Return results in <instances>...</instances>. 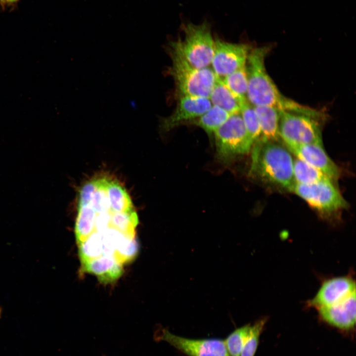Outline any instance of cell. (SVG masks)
<instances>
[{
  "label": "cell",
  "mask_w": 356,
  "mask_h": 356,
  "mask_svg": "<svg viewBox=\"0 0 356 356\" xmlns=\"http://www.w3.org/2000/svg\"><path fill=\"white\" fill-rule=\"evenodd\" d=\"M270 46L252 47L245 64L248 101L253 106H267L320 120L324 115L319 111L304 106L283 95L267 74L265 58Z\"/></svg>",
  "instance_id": "1"
},
{
  "label": "cell",
  "mask_w": 356,
  "mask_h": 356,
  "mask_svg": "<svg viewBox=\"0 0 356 356\" xmlns=\"http://www.w3.org/2000/svg\"><path fill=\"white\" fill-rule=\"evenodd\" d=\"M251 171L263 180L291 191L295 183L290 152L279 142L258 139L253 144Z\"/></svg>",
  "instance_id": "2"
},
{
  "label": "cell",
  "mask_w": 356,
  "mask_h": 356,
  "mask_svg": "<svg viewBox=\"0 0 356 356\" xmlns=\"http://www.w3.org/2000/svg\"><path fill=\"white\" fill-rule=\"evenodd\" d=\"M168 51L172 64L167 72L174 80L178 97L209 98L217 78L212 67H195L176 51L169 48Z\"/></svg>",
  "instance_id": "3"
},
{
  "label": "cell",
  "mask_w": 356,
  "mask_h": 356,
  "mask_svg": "<svg viewBox=\"0 0 356 356\" xmlns=\"http://www.w3.org/2000/svg\"><path fill=\"white\" fill-rule=\"evenodd\" d=\"M182 38L169 43V48L180 54L192 66L202 68L210 66L213 58L215 40L206 22L182 26Z\"/></svg>",
  "instance_id": "4"
},
{
  "label": "cell",
  "mask_w": 356,
  "mask_h": 356,
  "mask_svg": "<svg viewBox=\"0 0 356 356\" xmlns=\"http://www.w3.org/2000/svg\"><path fill=\"white\" fill-rule=\"evenodd\" d=\"M214 135L217 158L224 164L247 153L254 144L248 135L240 113L231 115Z\"/></svg>",
  "instance_id": "5"
},
{
  "label": "cell",
  "mask_w": 356,
  "mask_h": 356,
  "mask_svg": "<svg viewBox=\"0 0 356 356\" xmlns=\"http://www.w3.org/2000/svg\"><path fill=\"white\" fill-rule=\"evenodd\" d=\"M279 115V134L284 143L323 145L319 120L283 110Z\"/></svg>",
  "instance_id": "6"
},
{
  "label": "cell",
  "mask_w": 356,
  "mask_h": 356,
  "mask_svg": "<svg viewBox=\"0 0 356 356\" xmlns=\"http://www.w3.org/2000/svg\"><path fill=\"white\" fill-rule=\"evenodd\" d=\"M291 191L324 214H332L348 207L339 190L330 180L309 184L295 183Z\"/></svg>",
  "instance_id": "7"
},
{
  "label": "cell",
  "mask_w": 356,
  "mask_h": 356,
  "mask_svg": "<svg viewBox=\"0 0 356 356\" xmlns=\"http://www.w3.org/2000/svg\"><path fill=\"white\" fill-rule=\"evenodd\" d=\"M156 339L166 342L187 356H230L224 340L219 338L191 339L176 335L161 328L155 333Z\"/></svg>",
  "instance_id": "8"
},
{
  "label": "cell",
  "mask_w": 356,
  "mask_h": 356,
  "mask_svg": "<svg viewBox=\"0 0 356 356\" xmlns=\"http://www.w3.org/2000/svg\"><path fill=\"white\" fill-rule=\"evenodd\" d=\"M252 48V46L248 44H235L218 39L215 40L214 51L211 65L216 76L222 79L245 66Z\"/></svg>",
  "instance_id": "9"
},
{
  "label": "cell",
  "mask_w": 356,
  "mask_h": 356,
  "mask_svg": "<svg viewBox=\"0 0 356 356\" xmlns=\"http://www.w3.org/2000/svg\"><path fill=\"white\" fill-rule=\"evenodd\" d=\"M356 289L355 280L350 275L329 278L322 282L315 295L306 305L316 310L330 306L356 293Z\"/></svg>",
  "instance_id": "10"
},
{
  "label": "cell",
  "mask_w": 356,
  "mask_h": 356,
  "mask_svg": "<svg viewBox=\"0 0 356 356\" xmlns=\"http://www.w3.org/2000/svg\"><path fill=\"white\" fill-rule=\"evenodd\" d=\"M212 106L209 98L182 96L178 97L176 107L169 116L160 120V127L167 132L200 117Z\"/></svg>",
  "instance_id": "11"
},
{
  "label": "cell",
  "mask_w": 356,
  "mask_h": 356,
  "mask_svg": "<svg viewBox=\"0 0 356 356\" xmlns=\"http://www.w3.org/2000/svg\"><path fill=\"white\" fill-rule=\"evenodd\" d=\"M284 144L289 151L298 159L316 168L332 181L339 178V170L327 155L323 145L294 143Z\"/></svg>",
  "instance_id": "12"
},
{
  "label": "cell",
  "mask_w": 356,
  "mask_h": 356,
  "mask_svg": "<svg viewBox=\"0 0 356 356\" xmlns=\"http://www.w3.org/2000/svg\"><path fill=\"white\" fill-rule=\"evenodd\" d=\"M356 297L355 293L336 304L316 310L320 319L340 330L352 331L356 324Z\"/></svg>",
  "instance_id": "13"
},
{
  "label": "cell",
  "mask_w": 356,
  "mask_h": 356,
  "mask_svg": "<svg viewBox=\"0 0 356 356\" xmlns=\"http://www.w3.org/2000/svg\"><path fill=\"white\" fill-rule=\"evenodd\" d=\"M83 272L95 275L101 282L106 284L117 280L123 274V266L113 258L100 257L81 265Z\"/></svg>",
  "instance_id": "14"
},
{
  "label": "cell",
  "mask_w": 356,
  "mask_h": 356,
  "mask_svg": "<svg viewBox=\"0 0 356 356\" xmlns=\"http://www.w3.org/2000/svg\"><path fill=\"white\" fill-rule=\"evenodd\" d=\"M261 130L259 139L263 140L279 141V111L276 108L267 106H253Z\"/></svg>",
  "instance_id": "15"
},
{
  "label": "cell",
  "mask_w": 356,
  "mask_h": 356,
  "mask_svg": "<svg viewBox=\"0 0 356 356\" xmlns=\"http://www.w3.org/2000/svg\"><path fill=\"white\" fill-rule=\"evenodd\" d=\"M209 98L212 105L230 115L240 113L241 105L245 101L238 98L217 77Z\"/></svg>",
  "instance_id": "16"
},
{
  "label": "cell",
  "mask_w": 356,
  "mask_h": 356,
  "mask_svg": "<svg viewBox=\"0 0 356 356\" xmlns=\"http://www.w3.org/2000/svg\"><path fill=\"white\" fill-rule=\"evenodd\" d=\"M230 115L222 109L212 105L203 115L186 124L198 127L203 130L209 135L211 136Z\"/></svg>",
  "instance_id": "17"
},
{
  "label": "cell",
  "mask_w": 356,
  "mask_h": 356,
  "mask_svg": "<svg viewBox=\"0 0 356 356\" xmlns=\"http://www.w3.org/2000/svg\"><path fill=\"white\" fill-rule=\"evenodd\" d=\"M293 174L295 183H297L309 184L323 180H331L321 171L298 158L294 161Z\"/></svg>",
  "instance_id": "18"
},
{
  "label": "cell",
  "mask_w": 356,
  "mask_h": 356,
  "mask_svg": "<svg viewBox=\"0 0 356 356\" xmlns=\"http://www.w3.org/2000/svg\"><path fill=\"white\" fill-rule=\"evenodd\" d=\"M221 80L224 84L241 101H244L247 100V78L245 66Z\"/></svg>",
  "instance_id": "19"
},
{
  "label": "cell",
  "mask_w": 356,
  "mask_h": 356,
  "mask_svg": "<svg viewBox=\"0 0 356 356\" xmlns=\"http://www.w3.org/2000/svg\"><path fill=\"white\" fill-rule=\"evenodd\" d=\"M240 113L248 135L254 144L260 137L261 130L253 106L248 100L242 103Z\"/></svg>",
  "instance_id": "20"
},
{
  "label": "cell",
  "mask_w": 356,
  "mask_h": 356,
  "mask_svg": "<svg viewBox=\"0 0 356 356\" xmlns=\"http://www.w3.org/2000/svg\"><path fill=\"white\" fill-rule=\"evenodd\" d=\"M267 321V317H263L251 324L249 333L240 356H255L260 337Z\"/></svg>",
  "instance_id": "21"
},
{
  "label": "cell",
  "mask_w": 356,
  "mask_h": 356,
  "mask_svg": "<svg viewBox=\"0 0 356 356\" xmlns=\"http://www.w3.org/2000/svg\"><path fill=\"white\" fill-rule=\"evenodd\" d=\"M251 323L235 329L224 340L230 356H240L247 337Z\"/></svg>",
  "instance_id": "22"
},
{
  "label": "cell",
  "mask_w": 356,
  "mask_h": 356,
  "mask_svg": "<svg viewBox=\"0 0 356 356\" xmlns=\"http://www.w3.org/2000/svg\"><path fill=\"white\" fill-rule=\"evenodd\" d=\"M20 0H9L7 8H14Z\"/></svg>",
  "instance_id": "23"
},
{
  "label": "cell",
  "mask_w": 356,
  "mask_h": 356,
  "mask_svg": "<svg viewBox=\"0 0 356 356\" xmlns=\"http://www.w3.org/2000/svg\"><path fill=\"white\" fill-rule=\"evenodd\" d=\"M9 0H0V8L5 10L7 8Z\"/></svg>",
  "instance_id": "24"
},
{
  "label": "cell",
  "mask_w": 356,
  "mask_h": 356,
  "mask_svg": "<svg viewBox=\"0 0 356 356\" xmlns=\"http://www.w3.org/2000/svg\"><path fill=\"white\" fill-rule=\"evenodd\" d=\"M1 313H2V309H1V308L0 307V316H1Z\"/></svg>",
  "instance_id": "25"
}]
</instances>
